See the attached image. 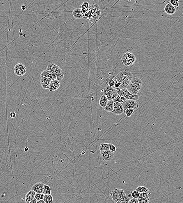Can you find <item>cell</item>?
<instances>
[{"instance_id":"obj_1","label":"cell","mask_w":183,"mask_h":203,"mask_svg":"<svg viewBox=\"0 0 183 203\" xmlns=\"http://www.w3.org/2000/svg\"><path fill=\"white\" fill-rule=\"evenodd\" d=\"M133 77V74L128 71H122L115 76L116 79L121 83L119 89L126 88Z\"/></svg>"},{"instance_id":"obj_2","label":"cell","mask_w":183,"mask_h":203,"mask_svg":"<svg viewBox=\"0 0 183 203\" xmlns=\"http://www.w3.org/2000/svg\"><path fill=\"white\" fill-rule=\"evenodd\" d=\"M101 14L100 8L98 5H89V8L87 12V16L88 22L90 23L95 22L98 20Z\"/></svg>"},{"instance_id":"obj_3","label":"cell","mask_w":183,"mask_h":203,"mask_svg":"<svg viewBox=\"0 0 183 203\" xmlns=\"http://www.w3.org/2000/svg\"><path fill=\"white\" fill-rule=\"evenodd\" d=\"M142 81L140 78L133 77L126 87V89L131 94L137 95L142 86Z\"/></svg>"},{"instance_id":"obj_4","label":"cell","mask_w":183,"mask_h":203,"mask_svg":"<svg viewBox=\"0 0 183 203\" xmlns=\"http://www.w3.org/2000/svg\"><path fill=\"white\" fill-rule=\"evenodd\" d=\"M47 70L52 71L56 75L58 81H61L64 78L63 71L60 68L54 63L48 65Z\"/></svg>"},{"instance_id":"obj_5","label":"cell","mask_w":183,"mask_h":203,"mask_svg":"<svg viewBox=\"0 0 183 203\" xmlns=\"http://www.w3.org/2000/svg\"><path fill=\"white\" fill-rule=\"evenodd\" d=\"M117 92L118 95L121 97H123L128 100L137 101L139 99V96L138 95H133L129 92L126 88L124 89H118L115 90Z\"/></svg>"},{"instance_id":"obj_6","label":"cell","mask_w":183,"mask_h":203,"mask_svg":"<svg viewBox=\"0 0 183 203\" xmlns=\"http://www.w3.org/2000/svg\"><path fill=\"white\" fill-rule=\"evenodd\" d=\"M123 64L126 66H129L133 65L136 61L135 56L130 52H126L123 55L122 58Z\"/></svg>"},{"instance_id":"obj_7","label":"cell","mask_w":183,"mask_h":203,"mask_svg":"<svg viewBox=\"0 0 183 203\" xmlns=\"http://www.w3.org/2000/svg\"><path fill=\"white\" fill-rule=\"evenodd\" d=\"M102 91L103 95L107 98L109 101L114 99L118 95L116 90L109 86H106Z\"/></svg>"},{"instance_id":"obj_8","label":"cell","mask_w":183,"mask_h":203,"mask_svg":"<svg viewBox=\"0 0 183 203\" xmlns=\"http://www.w3.org/2000/svg\"><path fill=\"white\" fill-rule=\"evenodd\" d=\"M125 195L124 190L119 188H116L113 191H111L110 193L112 200L116 202L121 199Z\"/></svg>"},{"instance_id":"obj_9","label":"cell","mask_w":183,"mask_h":203,"mask_svg":"<svg viewBox=\"0 0 183 203\" xmlns=\"http://www.w3.org/2000/svg\"><path fill=\"white\" fill-rule=\"evenodd\" d=\"M26 66L22 63H19L15 65L14 68V72L17 76H22L26 73Z\"/></svg>"},{"instance_id":"obj_10","label":"cell","mask_w":183,"mask_h":203,"mask_svg":"<svg viewBox=\"0 0 183 203\" xmlns=\"http://www.w3.org/2000/svg\"><path fill=\"white\" fill-rule=\"evenodd\" d=\"M100 156L103 161H110L114 158V153L110 150L100 151Z\"/></svg>"},{"instance_id":"obj_11","label":"cell","mask_w":183,"mask_h":203,"mask_svg":"<svg viewBox=\"0 0 183 203\" xmlns=\"http://www.w3.org/2000/svg\"><path fill=\"white\" fill-rule=\"evenodd\" d=\"M124 111L127 109H133L134 110L138 109L139 107V105L136 101L134 100H126L125 103L123 106Z\"/></svg>"},{"instance_id":"obj_12","label":"cell","mask_w":183,"mask_h":203,"mask_svg":"<svg viewBox=\"0 0 183 203\" xmlns=\"http://www.w3.org/2000/svg\"><path fill=\"white\" fill-rule=\"evenodd\" d=\"M114 109L112 111V113L117 115H119L124 113L123 106L121 104L117 102L114 101Z\"/></svg>"},{"instance_id":"obj_13","label":"cell","mask_w":183,"mask_h":203,"mask_svg":"<svg viewBox=\"0 0 183 203\" xmlns=\"http://www.w3.org/2000/svg\"><path fill=\"white\" fill-rule=\"evenodd\" d=\"M60 86V83L59 81L57 79L51 81L49 86V89L50 91H55L58 90Z\"/></svg>"},{"instance_id":"obj_14","label":"cell","mask_w":183,"mask_h":203,"mask_svg":"<svg viewBox=\"0 0 183 203\" xmlns=\"http://www.w3.org/2000/svg\"><path fill=\"white\" fill-rule=\"evenodd\" d=\"M40 76L41 77H49L51 79L52 81L57 79L56 75L52 71L47 70L41 72Z\"/></svg>"},{"instance_id":"obj_15","label":"cell","mask_w":183,"mask_h":203,"mask_svg":"<svg viewBox=\"0 0 183 203\" xmlns=\"http://www.w3.org/2000/svg\"><path fill=\"white\" fill-rule=\"evenodd\" d=\"M44 184L42 182H38L36 183L32 186L31 190L34 191L36 193H42L43 189Z\"/></svg>"},{"instance_id":"obj_16","label":"cell","mask_w":183,"mask_h":203,"mask_svg":"<svg viewBox=\"0 0 183 203\" xmlns=\"http://www.w3.org/2000/svg\"><path fill=\"white\" fill-rule=\"evenodd\" d=\"M164 10L165 13L169 15L174 14L176 12V8L170 3H168L165 6Z\"/></svg>"},{"instance_id":"obj_17","label":"cell","mask_w":183,"mask_h":203,"mask_svg":"<svg viewBox=\"0 0 183 203\" xmlns=\"http://www.w3.org/2000/svg\"><path fill=\"white\" fill-rule=\"evenodd\" d=\"M51 79L49 77H42L40 80V83L42 87L44 89H49V86Z\"/></svg>"},{"instance_id":"obj_18","label":"cell","mask_w":183,"mask_h":203,"mask_svg":"<svg viewBox=\"0 0 183 203\" xmlns=\"http://www.w3.org/2000/svg\"><path fill=\"white\" fill-rule=\"evenodd\" d=\"M115 75L111 74L108 77L106 80V84L107 86L110 87H113L115 84V80L116 77Z\"/></svg>"},{"instance_id":"obj_19","label":"cell","mask_w":183,"mask_h":203,"mask_svg":"<svg viewBox=\"0 0 183 203\" xmlns=\"http://www.w3.org/2000/svg\"><path fill=\"white\" fill-rule=\"evenodd\" d=\"M35 194L36 192L32 190L29 191L26 194L25 196V201L26 203H29L30 201H31L33 199H34L35 198Z\"/></svg>"},{"instance_id":"obj_20","label":"cell","mask_w":183,"mask_h":203,"mask_svg":"<svg viewBox=\"0 0 183 203\" xmlns=\"http://www.w3.org/2000/svg\"><path fill=\"white\" fill-rule=\"evenodd\" d=\"M72 14L74 17L77 19H81L83 18L81 10L79 8L75 9L73 11Z\"/></svg>"},{"instance_id":"obj_21","label":"cell","mask_w":183,"mask_h":203,"mask_svg":"<svg viewBox=\"0 0 183 203\" xmlns=\"http://www.w3.org/2000/svg\"><path fill=\"white\" fill-rule=\"evenodd\" d=\"M108 102H109V100H108L107 98L104 95H103L101 96L100 100H99V105H100V106L102 107L104 109L107 104Z\"/></svg>"},{"instance_id":"obj_22","label":"cell","mask_w":183,"mask_h":203,"mask_svg":"<svg viewBox=\"0 0 183 203\" xmlns=\"http://www.w3.org/2000/svg\"><path fill=\"white\" fill-rule=\"evenodd\" d=\"M114 101L113 100L109 101L106 106L104 108V110L107 112H112V111L113 110L114 107Z\"/></svg>"},{"instance_id":"obj_23","label":"cell","mask_w":183,"mask_h":203,"mask_svg":"<svg viewBox=\"0 0 183 203\" xmlns=\"http://www.w3.org/2000/svg\"><path fill=\"white\" fill-rule=\"evenodd\" d=\"M43 200L45 203H54V199L51 194H44Z\"/></svg>"},{"instance_id":"obj_24","label":"cell","mask_w":183,"mask_h":203,"mask_svg":"<svg viewBox=\"0 0 183 203\" xmlns=\"http://www.w3.org/2000/svg\"><path fill=\"white\" fill-rule=\"evenodd\" d=\"M113 100L114 101L120 103V104L122 105V106H123V105L125 104V103L126 99L125 98L123 97H121V96H120V95H119L118 94L116 98L114 99Z\"/></svg>"},{"instance_id":"obj_25","label":"cell","mask_w":183,"mask_h":203,"mask_svg":"<svg viewBox=\"0 0 183 203\" xmlns=\"http://www.w3.org/2000/svg\"><path fill=\"white\" fill-rule=\"evenodd\" d=\"M132 197L130 194H129L127 196L125 195L121 199L116 202V203H128Z\"/></svg>"},{"instance_id":"obj_26","label":"cell","mask_w":183,"mask_h":203,"mask_svg":"<svg viewBox=\"0 0 183 203\" xmlns=\"http://www.w3.org/2000/svg\"><path fill=\"white\" fill-rule=\"evenodd\" d=\"M136 191H137L139 192H145V193H149V190L144 186H139L135 189Z\"/></svg>"},{"instance_id":"obj_27","label":"cell","mask_w":183,"mask_h":203,"mask_svg":"<svg viewBox=\"0 0 183 203\" xmlns=\"http://www.w3.org/2000/svg\"><path fill=\"white\" fill-rule=\"evenodd\" d=\"M42 193L44 194H51V187L47 184H44L43 189Z\"/></svg>"},{"instance_id":"obj_28","label":"cell","mask_w":183,"mask_h":203,"mask_svg":"<svg viewBox=\"0 0 183 203\" xmlns=\"http://www.w3.org/2000/svg\"><path fill=\"white\" fill-rule=\"evenodd\" d=\"M99 150L100 151L107 150H109V143H102L100 144Z\"/></svg>"},{"instance_id":"obj_29","label":"cell","mask_w":183,"mask_h":203,"mask_svg":"<svg viewBox=\"0 0 183 203\" xmlns=\"http://www.w3.org/2000/svg\"><path fill=\"white\" fill-rule=\"evenodd\" d=\"M149 196H147L146 197L142 198H138L139 203H149L150 200Z\"/></svg>"},{"instance_id":"obj_30","label":"cell","mask_w":183,"mask_h":203,"mask_svg":"<svg viewBox=\"0 0 183 203\" xmlns=\"http://www.w3.org/2000/svg\"><path fill=\"white\" fill-rule=\"evenodd\" d=\"M134 111V109H127L124 111V113L125 114L127 117H130L131 116L132 114L133 113Z\"/></svg>"},{"instance_id":"obj_31","label":"cell","mask_w":183,"mask_h":203,"mask_svg":"<svg viewBox=\"0 0 183 203\" xmlns=\"http://www.w3.org/2000/svg\"><path fill=\"white\" fill-rule=\"evenodd\" d=\"M89 4L88 2H84L82 4L81 6V10L88 11L89 8Z\"/></svg>"},{"instance_id":"obj_32","label":"cell","mask_w":183,"mask_h":203,"mask_svg":"<svg viewBox=\"0 0 183 203\" xmlns=\"http://www.w3.org/2000/svg\"><path fill=\"white\" fill-rule=\"evenodd\" d=\"M44 196V194L36 193L35 198L37 200H40L43 199Z\"/></svg>"},{"instance_id":"obj_33","label":"cell","mask_w":183,"mask_h":203,"mask_svg":"<svg viewBox=\"0 0 183 203\" xmlns=\"http://www.w3.org/2000/svg\"><path fill=\"white\" fill-rule=\"evenodd\" d=\"M179 1H175V0H171L169 1L170 4L173 6L175 8H178L179 7Z\"/></svg>"},{"instance_id":"obj_34","label":"cell","mask_w":183,"mask_h":203,"mask_svg":"<svg viewBox=\"0 0 183 203\" xmlns=\"http://www.w3.org/2000/svg\"><path fill=\"white\" fill-rule=\"evenodd\" d=\"M132 196V197L133 198H138L139 196V192L137 191H136L135 190H134V191H131V194H130Z\"/></svg>"},{"instance_id":"obj_35","label":"cell","mask_w":183,"mask_h":203,"mask_svg":"<svg viewBox=\"0 0 183 203\" xmlns=\"http://www.w3.org/2000/svg\"><path fill=\"white\" fill-rule=\"evenodd\" d=\"M109 150L110 151L114 152H116V146L112 144L109 143Z\"/></svg>"},{"instance_id":"obj_36","label":"cell","mask_w":183,"mask_h":203,"mask_svg":"<svg viewBox=\"0 0 183 203\" xmlns=\"http://www.w3.org/2000/svg\"><path fill=\"white\" fill-rule=\"evenodd\" d=\"M150 193H145V192H139V196L138 198H142L146 197V196H149Z\"/></svg>"},{"instance_id":"obj_37","label":"cell","mask_w":183,"mask_h":203,"mask_svg":"<svg viewBox=\"0 0 183 203\" xmlns=\"http://www.w3.org/2000/svg\"><path fill=\"white\" fill-rule=\"evenodd\" d=\"M128 203H139L138 200V198H132L130 200Z\"/></svg>"},{"instance_id":"obj_38","label":"cell","mask_w":183,"mask_h":203,"mask_svg":"<svg viewBox=\"0 0 183 203\" xmlns=\"http://www.w3.org/2000/svg\"><path fill=\"white\" fill-rule=\"evenodd\" d=\"M10 115L12 118H15L16 116V114L15 112H11Z\"/></svg>"},{"instance_id":"obj_39","label":"cell","mask_w":183,"mask_h":203,"mask_svg":"<svg viewBox=\"0 0 183 203\" xmlns=\"http://www.w3.org/2000/svg\"><path fill=\"white\" fill-rule=\"evenodd\" d=\"M26 8L27 6L26 5H23L22 6L21 9L23 11H25V10H26Z\"/></svg>"},{"instance_id":"obj_40","label":"cell","mask_w":183,"mask_h":203,"mask_svg":"<svg viewBox=\"0 0 183 203\" xmlns=\"http://www.w3.org/2000/svg\"><path fill=\"white\" fill-rule=\"evenodd\" d=\"M36 202H37V200L35 198H34L29 203H36Z\"/></svg>"},{"instance_id":"obj_41","label":"cell","mask_w":183,"mask_h":203,"mask_svg":"<svg viewBox=\"0 0 183 203\" xmlns=\"http://www.w3.org/2000/svg\"><path fill=\"white\" fill-rule=\"evenodd\" d=\"M36 203H45V201H44L43 199L42 200H37Z\"/></svg>"},{"instance_id":"obj_42","label":"cell","mask_w":183,"mask_h":203,"mask_svg":"<svg viewBox=\"0 0 183 203\" xmlns=\"http://www.w3.org/2000/svg\"><path fill=\"white\" fill-rule=\"evenodd\" d=\"M28 150L29 148L28 147H26L25 148H24V150H25V151H26V152H27V151H28Z\"/></svg>"}]
</instances>
